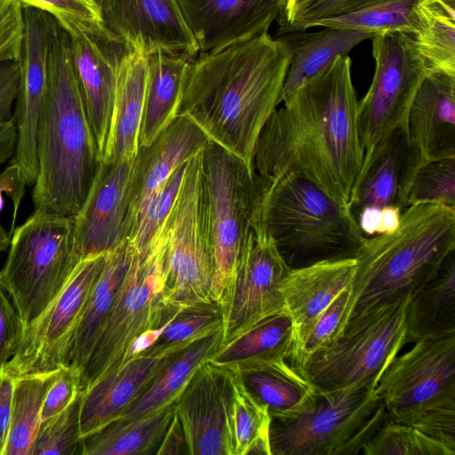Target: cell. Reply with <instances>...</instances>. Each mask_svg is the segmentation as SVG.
<instances>
[{
    "instance_id": "cell-1",
    "label": "cell",
    "mask_w": 455,
    "mask_h": 455,
    "mask_svg": "<svg viewBox=\"0 0 455 455\" xmlns=\"http://www.w3.org/2000/svg\"><path fill=\"white\" fill-rule=\"evenodd\" d=\"M351 59L338 57L276 108L257 140L251 169L260 180L305 176L347 204L363 162Z\"/></svg>"
},
{
    "instance_id": "cell-2",
    "label": "cell",
    "mask_w": 455,
    "mask_h": 455,
    "mask_svg": "<svg viewBox=\"0 0 455 455\" xmlns=\"http://www.w3.org/2000/svg\"><path fill=\"white\" fill-rule=\"evenodd\" d=\"M290 52L268 33L191 60L178 115L251 169L254 148L279 105Z\"/></svg>"
},
{
    "instance_id": "cell-3",
    "label": "cell",
    "mask_w": 455,
    "mask_h": 455,
    "mask_svg": "<svg viewBox=\"0 0 455 455\" xmlns=\"http://www.w3.org/2000/svg\"><path fill=\"white\" fill-rule=\"evenodd\" d=\"M36 143L34 212L75 217L88 195L100 158L76 76L69 38L61 27L52 47Z\"/></svg>"
},
{
    "instance_id": "cell-4",
    "label": "cell",
    "mask_w": 455,
    "mask_h": 455,
    "mask_svg": "<svg viewBox=\"0 0 455 455\" xmlns=\"http://www.w3.org/2000/svg\"><path fill=\"white\" fill-rule=\"evenodd\" d=\"M454 250L455 208L443 204L410 205L395 232L364 236L355 255L356 268L342 328L349 317L374 307L412 299Z\"/></svg>"
},
{
    "instance_id": "cell-5",
    "label": "cell",
    "mask_w": 455,
    "mask_h": 455,
    "mask_svg": "<svg viewBox=\"0 0 455 455\" xmlns=\"http://www.w3.org/2000/svg\"><path fill=\"white\" fill-rule=\"evenodd\" d=\"M256 179L259 195L252 222L273 237L290 269L355 258L364 235L347 204L296 172Z\"/></svg>"
},
{
    "instance_id": "cell-6",
    "label": "cell",
    "mask_w": 455,
    "mask_h": 455,
    "mask_svg": "<svg viewBox=\"0 0 455 455\" xmlns=\"http://www.w3.org/2000/svg\"><path fill=\"white\" fill-rule=\"evenodd\" d=\"M171 218L172 212L146 246L134 251L114 307L83 369L82 392L118 370L135 339L163 327L180 310L169 302Z\"/></svg>"
},
{
    "instance_id": "cell-7",
    "label": "cell",
    "mask_w": 455,
    "mask_h": 455,
    "mask_svg": "<svg viewBox=\"0 0 455 455\" xmlns=\"http://www.w3.org/2000/svg\"><path fill=\"white\" fill-rule=\"evenodd\" d=\"M413 343L387 368L377 394L388 419L455 451V333Z\"/></svg>"
},
{
    "instance_id": "cell-8",
    "label": "cell",
    "mask_w": 455,
    "mask_h": 455,
    "mask_svg": "<svg viewBox=\"0 0 455 455\" xmlns=\"http://www.w3.org/2000/svg\"><path fill=\"white\" fill-rule=\"evenodd\" d=\"M411 299H398L349 317L339 335L293 367L316 390L353 384L376 387L407 344Z\"/></svg>"
},
{
    "instance_id": "cell-9",
    "label": "cell",
    "mask_w": 455,
    "mask_h": 455,
    "mask_svg": "<svg viewBox=\"0 0 455 455\" xmlns=\"http://www.w3.org/2000/svg\"><path fill=\"white\" fill-rule=\"evenodd\" d=\"M387 418L374 387L353 384L317 390L308 411L293 419H272L271 454H357Z\"/></svg>"
},
{
    "instance_id": "cell-10",
    "label": "cell",
    "mask_w": 455,
    "mask_h": 455,
    "mask_svg": "<svg viewBox=\"0 0 455 455\" xmlns=\"http://www.w3.org/2000/svg\"><path fill=\"white\" fill-rule=\"evenodd\" d=\"M80 259L74 217L34 212L14 228L0 274L25 327L60 292Z\"/></svg>"
},
{
    "instance_id": "cell-11",
    "label": "cell",
    "mask_w": 455,
    "mask_h": 455,
    "mask_svg": "<svg viewBox=\"0 0 455 455\" xmlns=\"http://www.w3.org/2000/svg\"><path fill=\"white\" fill-rule=\"evenodd\" d=\"M214 245L211 299L224 308L237 260L251 227L259 185L238 156L210 140L202 150Z\"/></svg>"
},
{
    "instance_id": "cell-12",
    "label": "cell",
    "mask_w": 455,
    "mask_h": 455,
    "mask_svg": "<svg viewBox=\"0 0 455 455\" xmlns=\"http://www.w3.org/2000/svg\"><path fill=\"white\" fill-rule=\"evenodd\" d=\"M213 275L211 206L200 151L187 163L172 212L168 243L170 304L180 309L212 300Z\"/></svg>"
},
{
    "instance_id": "cell-13",
    "label": "cell",
    "mask_w": 455,
    "mask_h": 455,
    "mask_svg": "<svg viewBox=\"0 0 455 455\" xmlns=\"http://www.w3.org/2000/svg\"><path fill=\"white\" fill-rule=\"evenodd\" d=\"M371 39L374 74L366 94L357 106L363 159L394 130L407 126L414 97L429 74L411 35L390 32Z\"/></svg>"
},
{
    "instance_id": "cell-14",
    "label": "cell",
    "mask_w": 455,
    "mask_h": 455,
    "mask_svg": "<svg viewBox=\"0 0 455 455\" xmlns=\"http://www.w3.org/2000/svg\"><path fill=\"white\" fill-rule=\"evenodd\" d=\"M109 252L80 259L66 284L23 332L19 348L3 370L12 378L70 364L76 333Z\"/></svg>"
},
{
    "instance_id": "cell-15",
    "label": "cell",
    "mask_w": 455,
    "mask_h": 455,
    "mask_svg": "<svg viewBox=\"0 0 455 455\" xmlns=\"http://www.w3.org/2000/svg\"><path fill=\"white\" fill-rule=\"evenodd\" d=\"M289 270L273 237L252 222L223 308L222 346L285 310L279 283Z\"/></svg>"
},
{
    "instance_id": "cell-16",
    "label": "cell",
    "mask_w": 455,
    "mask_h": 455,
    "mask_svg": "<svg viewBox=\"0 0 455 455\" xmlns=\"http://www.w3.org/2000/svg\"><path fill=\"white\" fill-rule=\"evenodd\" d=\"M68 34L73 65L100 158L106 144L118 67L131 51L102 21L56 18Z\"/></svg>"
},
{
    "instance_id": "cell-17",
    "label": "cell",
    "mask_w": 455,
    "mask_h": 455,
    "mask_svg": "<svg viewBox=\"0 0 455 455\" xmlns=\"http://www.w3.org/2000/svg\"><path fill=\"white\" fill-rule=\"evenodd\" d=\"M24 34L18 60L20 88L13 116L17 144L11 164L17 165L26 185L35 184L38 173L37 126L47 90L52 47L60 26L43 10L24 6Z\"/></svg>"
},
{
    "instance_id": "cell-18",
    "label": "cell",
    "mask_w": 455,
    "mask_h": 455,
    "mask_svg": "<svg viewBox=\"0 0 455 455\" xmlns=\"http://www.w3.org/2000/svg\"><path fill=\"white\" fill-rule=\"evenodd\" d=\"M234 385L231 369L207 360L173 403L189 455H235Z\"/></svg>"
},
{
    "instance_id": "cell-19",
    "label": "cell",
    "mask_w": 455,
    "mask_h": 455,
    "mask_svg": "<svg viewBox=\"0 0 455 455\" xmlns=\"http://www.w3.org/2000/svg\"><path fill=\"white\" fill-rule=\"evenodd\" d=\"M103 25L135 52L194 59L197 43L177 0H104Z\"/></svg>"
},
{
    "instance_id": "cell-20",
    "label": "cell",
    "mask_w": 455,
    "mask_h": 455,
    "mask_svg": "<svg viewBox=\"0 0 455 455\" xmlns=\"http://www.w3.org/2000/svg\"><path fill=\"white\" fill-rule=\"evenodd\" d=\"M133 159L100 161L88 195L74 217V235L81 259L111 252L128 242L129 186Z\"/></svg>"
},
{
    "instance_id": "cell-21",
    "label": "cell",
    "mask_w": 455,
    "mask_h": 455,
    "mask_svg": "<svg viewBox=\"0 0 455 455\" xmlns=\"http://www.w3.org/2000/svg\"><path fill=\"white\" fill-rule=\"evenodd\" d=\"M426 163L410 139L408 127L394 130L363 159L347 206L354 217L365 208H407V197L414 178Z\"/></svg>"
},
{
    "instance_id": "cell-22",
    "label": "cell",
    "mask_w": 455,
    "mask_h": 455,
    "mask_svg": "<svg viewBox=\"0 0 455 455\" xmlns=\"http://www.w3.org/2000/svg\"><path fill=\"white\" fill-rule=\"evenodd\" d=\"M210 141L189 117L178 115L148 146H140L129 186L128 240L136 232L145 210L169 177Z\"/></svg>"
},
{
    "instance_id": "cell-23",
    "label": "cell",
    "mask_w": 455,
    "mask_h": 455,
    "mask_svg": "<svg viewBox=\"0 0 455 455\" xmlns=\"http://www.w3.org/2000/svg\"><path fill=\"white\" fill-rule=\"evenodd\" d=\"M199 51L214 52L268 33L288 0H177Z\"/></svg>"
},
{
    "instance_id": "cell-24",
    "label": "cell",
    "mask_w": 455,
    "mask_h": 455,
    "mask_svg": "<svg viewBox=\"0 0 455 455\" xmlns=\"http://www.w3.org/2000/svg\"><path fill=\"white\" fill-rule=\"evenodd\" d=\"M177 352L164 355H137L81 392L82 438L118 418Z\"/></svg>"
},
{
    "instance_id": "cell-25",
    "label": "cell",
    "mask_w": 455,
    "mask_h": 455,
    "mask_svg": "<svg viewBox=\"0 0 455 455\" xmlns=\"http://www.w3.org/2000/svg\"><path fill=\"white\" fill-rule=\"evenodd\" d=\"M355 268V259L347 258L324 260L288 271L279 283V291L284 309L293 320V347L306 337L317 317L335 298L352 286Z\"/></svg>"
},
{
    "instance_id": "cell-26",
    "label": "cell",
    "mask_w": 455,
    "mask_h": 455,
    "mask_svg": "<svg viewBox=\"0 0 455 455\" xmlns=\"http://www.w3.org/2000/svg\"><path fill=\"white\" fill-rule=\"evenodd\" d=\"M425 162L455 158V76L435 72L421 83L407 121Z\"/></svg>"
},
{
    "instance_id": "cell-27",
    "label": "cell",
    "mask_w": 455,
    "mask_h": 455,
    "mask_svg": "<svg viewBox=\"0 0 455 455\" xmlns=\"http://www.w3.org/2000/svg\"><path fill=\"white\" fill-rule=\"evenodd\" d=\"M148 57L129 51L118 67L108 133L100 161L117 163L133 159L138 152Z\"/></svg>"
},
{
    "instance_id": "cell-28",
    "label": "cell",
    "mask_w": 455,
    "mask_h": 455,
    "mask_svg": "<svg viewBox=\"0 0 455 455\" xmlns=\"http://www.w3.org/2000/svg\"><path fill=\"white\" fill-rule=\"evenodd\" d=\"M232 371L245 389L267 407L273 419H293L314 403L317 390L286 359L254 363Z\"/></svg>"
},
{
    "instance_id": "cell-29",
    "label": "cell",
    "mask_w": 455,
    "mask_h": 455,
    "mask_svg": "<svg viewBox=\"0 0 455 455\" xmlns=\"http://www.w3.org/2000/svg\"><path fill=\"white\" fill-rule=\"evenodd\" d=\"M375 36L355 29L324 28L314 33L293 31L276 37L290 52V63L279 104L327 68L338 57L347 56L354 47Z\"/></svg>"
},
{
    "instance_id": "cell-30",
    "label": "cell",
    "mask_w": 455,
    "mask_h": 455,
    "mask_svg": "<svg viewBox=\"0 0 455 455\" xmlns=\"http://www.w3.org/2000/svg\"><path fill=\"white\" fill-rule=\"evenodd\" d=\"M147 57L140 146L150 144L178 116L184 80L193 60L163 52Z\"/></svg>"
},
{
    "instance_id": "cell-31",
    "label": "cell",
    "mask_w": 455,
    "mask_h": 455,
    "mask_svg": "<svg viewBox=\"0 0 455 455\" xmlns=\"http://www.w3.org/2000/svg\"><path fill=\"white\" fill-rule=\"evenodd\" d=\"M222 339L221 328L179 350L118 418L138 419L173 404L198 367L221 347Z\"/></svg>"
},
{
    "instance_id": "cell-32",
    "label": "cell",
    "mask_w": 455,
    "mask_h": 455,
    "mask_svg": "<svg viewBox=\"0 0 455 455\" xmlns=\"http://www.w3.org/2000/svg\"><path fill=\"white\" fill-rule=\"evenodd\" d=\"M133 254L128 242L109 252L90 295L76 333L70 361L71 365L82 371L114 307Z\"/></svg>"
},
{
    "instance_id": "cell-33",
    "label": "cell",
    "mask_w": 455,
    "mask_h": 455,
    "mask_svg": "<svg viewBox=\"0 0 455 455\" xmlns=\"http://www.w3.org/2000/svg\"><path fill=\"white\" fill-rule=\"evenodd\" d=\"M173 404L138 419L117 418L82 441V455L156 454L173 417Z\"/></svg>"
},
{
    "instance_id": "cell-34",
    "label": "cell",
    "mask_w": 455,
    "mask_h": 455,
    "mask_svg": "<svg viewBox=\"0 0 455 455\" xmlns=\"http://www.w3.org/2000/svg\"><path fill=\"white\" fill-rule=\"evenodd\" d=\"M295 339V327L286 310L263 319L221 346L210 361L231 370L247 364L289 359Z\"/></svg>"
},
{
    "instance_id": "cell-35",
    "label": "cell",
    "mask_w": 455,
    "mask_h": 455,
    "mask_svg": "<svg viewBox=\"0 0 455 455\" xmlns=\"http://www.w3.org/2000/svg\"><path fill=\"white\" fill-rule=\"evenodd\" d=\"M452 333H455L454 252L435 276L411 299L406 342Z\"/></svg>"
},
{
    "instance_id": "cell-36",
    "label": "cell",
    "mask_w": 455,
    "mask_h": 455,
    "mask_svg": "<svg viewBox=\"0 0 455 455\" xmlns=\"http://www.w3.org/2000/svg\"><path fill=\"white\" fill-rule=\"evenodd\" d=\"M419 28L411 36L428 72L455 76V0H419Z\"/></svg>"
},
{
    "instance_id": "cell-37",
    "label": "cell",
    "mask_w": 455,
    "mask_h": 455,
    "mask_svg": "<svg viewBox=\"0 0 455 455\" xmlns=\"http://www.w3.org/2000/svg\"><path fill=\"white\" fill-rule=\"evenodd\" d=\"M61 368L13 378L11 422L4 455H31L44 397Z\"/></svg>"
},
{
    "instance_id": "cell-38",
    "label": "cell",
    "mask_w": 455,
    "mask_h": 455,
    "mask_svg": "<svg viewBox=\"0 0 455 455\" xmlns=\"http://www.w3.org/2000/svg\"><path fill=\"white\" fill-rule=\"evenodd\" d=\"M418 2L379 0L339 15L315 20L309 28H340L373 33L376 36L390 32L413 36L419 24L416 11Z\"/></svg>"
},
{
    "instance_id": "cell-39",
    "label": "cell",
    "mask_w": 455,
    "mask_h": 455,
    "mask_svg": "<svg viewBox=\"0 0 455 455\" xmlns=\"http://www.w3.org/2000/svg\"><path fill=\"white\" fill-rule=\"evenodd\" d=\"M223 318L222 307L213 300L184 307L165 324L155 342L140 354L164 355L179 351L221 329Z\"/></svg>"
},
{
    "instance_id": "cell-40",
    "label": "cell",
    "mask_w": 455,
    "mask_h": 455,
    "mask_svg": "<svg viewBox=\"0 0 455 455\" xmlns=\"http://www.w3.org/2000/svg\"><path fill=\"white\" fill-rule=\"evenodd\" d=\"M271 415L235 375L233 435L235 455H272L269 441Z\"/></svg>"
},
{
    "instance_id": "cell-41",
    "label": "cell",
    "mask_w": 455,
    "mask_h": 455,
    "mask_svg": "<svg viewBox=\"0 0 455 455\" xmlns=\"http://www.w3.org/2000/svg\"><path fill=\"white\" fill-rule=\"evenodd\" d=\"M365 455H454L455 451L413 427L387 419L363 447Z\"/></svg>"
},
{
    "instance_id": "cell-42",
    "label": "cell",
    "mask_w": 455,
    "mask_h": 455,
    "mask_svg": "<svg viewBox=\"0 0 455 455\" xmlns=\"http://www.w3.org/2000/svg\"><path fill=\"white\" fill-rule=\"evenodd\" d=\"M80 395L59 414L41 421L31 455H82Z\"/></svg>"
},
{
    "instance_id": "cell-43",
    "label": "cell",
    "mask_w": 455,
    "mask_h": 455,
    "mask_svg": "<svg viewBox=\"0 0 455 455\" xmlns=\"http://www.w3.org/2000/svg\"><path fill=\"white\" fill-rule=\"evenodd\" d=\"M434 204L455 208V158L428 161L418 171L407 197V207Z\"/></svg>"
},
{
    "instance_id": "cell-44",
    "label": "cell",
    "mask_w": 455,
    "mask_h": 455,
    "mask_svg": "<svg viewBox=\"0 0 455 455\" xmlns=\"http://www.w3.org/2000/svg\"><path fill=\"white\" fill-rule=\"evenodd\" d=\"M187 163L179 166L149 201L141 221L128 245L134 251L150 241L172 212L183 181Z\"/></svg>"
},
{
    "instance_id": "cell-45",
    "label": "cell",
    "mask_w": 455,
    "mask_h": 455,
    "mask_svg": "<svg viewBox=\"0 0 455 455\" xmlns=\"http://www.w3.org/2000/svg\"><path fill=\"white\" fill-rule=\"evenodd\" d=\"M351 288L352 286L344 289L335 298L317 317L306 337L292 348L289 358L292 366L302 363L319 347L340 333L350 299Z\"/></svg>"
},
{
    "instance_id": "cell-46",
    "label": "cell",
    "mask_w": 455,
    "mask_h": 455,
    "mask_svg": "<svg viewBox=\"0 0 455 455\" xmlns=\"http://www.w3.org/2000/svg\"><path fill=\"white\" fill-rule=\"evenodd\" d=\"M81 392V369L71 364L63 366L46 393L41 411V421L67 409Z\"/></svg>"
},
{
    "instance_id": "cell-47",
    "label": "cell",
    "mask_w": 455,
    "mask_h": 455,
    "mask_svg": "<svg viewBox=\"0 0 455 455\" xmlns=\"http://www.w3.org/2000/svg\"><path fill=\"white\" fill-rule=\"evenodd\" d=\"M23 34L22 4L19 0H0V62L18 61Z\"/></svg>"
},
{
    "instance_id": "cell-48",
    "label": "cell",
    "mask_w": 455,
    "mask_h": 455,
    "mask_svg": "<svg viewBox=\"0 0 455 455\" xmlns=\"http://www.w3.org/2000/svg\"><path fill=\"white\" fill-rule=\"evenodd\" d=\"M25 326L11 300L0 274V369L16 354Z\"/></svg>"
},
{
    "instance_id": "cell-49",
    "label": "cell",
    "mask_w": 455,
    "mask_h": 455,
    "mask_svg": "<svg viewBox=\"0 0 455 455\" xmlns=\"http://www.w3.org/2000/svg\"><path fill=\"white\" fill-rule=\"evenodd\" d=\"M379 0H316L291 22L280 27V34L306 31L315 20L342 14L360 6Z\"/></svg>"
},
{
    "instance_id": "cell-50",
    "label": "cell",
    "mask_w": 455,
    "mask_h": 455,
    "mask_svg": "<svg viewBox=\"0 0 455 455\" xmlns=\"http://www.w3.org/2000/svg\"><path fill=\"white\" fill-rule=\"evenodd\" d=\"M23 6L35 7L55 18L102 21L100 8L92 0H19Z\"/></svg>"
},
{
    "instance_id": "cell-51",
    "label": "cell",
    "mask_w": 455,
    "mask_h": 455,
    "mask_svg": "<svg viewBox=\"0 0 455 455\" xmlns=\"http://www.w3.org/2000/svg\"><path fill=\"white\" fill-rule=\"evenodd\" d=\"M20 88L18 61L0 62V121L11 119V108L17 99Z\"/></svg>"
},
{
    "instance_id": "cell-52",
    "label": "cell",
    "mask_w": 455,
    "mask_h": 455,
    "mask_svg": "<svg viewBox=\"0 0 455 455\" xmlns=\"http://www.w3.org/2000/svg\"><path fill=\"white\" fill-rule=\"evenodd\" d=\"M25 186L26 182L22 172L17 165L10 164L0 173V191L2 194L4 193L10 196L13 205L12 220L9 231L10 235H12L15 228L17 213L25 193Z\"/></svg>"
},
{
    "instance_id": "cell-53",
    "label": "cell",
    "mask_w": 455,
    "mask_h": 455,
    "mask_svg": "<svg viewBox=\"0 0 455 455\" xmlns=\"http://www.w3.org/2000/svg\"><path fill=\"white\" fill-rule=\"evenodd\" d=\"M14 379L0 369V455H4L10 429Z\"/></svg>"
},
{
    "instance_id": "cell-54",
    "label": "cell",
    "mask_w": 455,
    "mask_h": 455,
    "mask_svg": "<svg viewBox=\"0 0 455 455\" xmlns=\"http://www.w3.org/2000/svg\"><path fill=\"white\" fill-rule=\"evenodd\" d=\"M156 454H188L185 433L175 412Z\"/></svg>"
},
{
    "instance_id": "cell-55",
    "label": "cell",
    "mask_w": 455,
    "mask_h": 455,
    "mask_svg": "<svg viewBox=\"0 0 455 455\" xmlns=\"http://www.w3.org/2000/svg\"><path fill=\"white\" fill-rule=\"evenodd\" d=\"M17 144L14 117L0 121V165L13 156Z\"/></svg>"
},
{
    "instance_id": "cell-56",
    "label": "cell",
    "mask_w": 455,
    "mask_h": 455,
    "mask_svg": "<svg viewBox=\"0 0 455 455\" xmlns=\"http://www.w3.org/2000/svg\"><path fill=\"white\" fill-rule=\"evenodd\" d=\"M403 211L397 206H385L380 209L376 235L390 234L400 226Z\"/></svg>"
},
{
    "instance_id": "cell-57",
    "label": "cell",
    "mask_w": 455,
    "mask_h": 455,
    "mask_svg": "<svg viewBox=\"0 0 455 455\" xmlns=\"http://www.w3.org/2000/svg\"><path fill=\"white\" fill-rule=\"evenodd\" d=\"M315 1L316 0H288L283 16L277 20L279 27L291 22L298 14Z\"/></svg>"
},
{
    "instance_id": "cell-58",
    "label": "cell",
    "mask_w": 455,
    "mask_h": 455,
    "mask_svg": "<svg viewBox=\"0 0 455 455\" xmlns=\"http://www.w3.org/2000/svg\"><path fill=\"white\" fill-rule=\"evenodd\" d=\"M11 241V235L3 226L0 225V252H4L8 250Z\"/></svg>"
},
{
    "instance_id": "cell-59",
    "label": "cell",
    "mask_w": 455,
    "mask_h": 455,
    "mask_svg": "<svg viewBox=\"0 0 455 455\" xmlns=\"http://www.w3.org/2000/svg\"><path fill=\"white\" fill-rule=\"evenodd\" d=\"M92 1L100 8L104 0H92Z\"/></svg>"
}]
</instances>
